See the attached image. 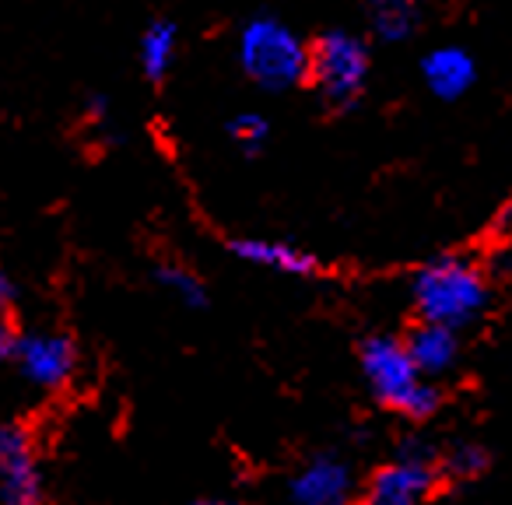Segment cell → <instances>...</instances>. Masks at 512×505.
Instances as JSON below:
<instances>
[{
  "label": "cell",
  "mask_w": 512,
  "mask_h": 505,
  "mask_svg": "<svg viewBox=\"0 0 512 505\" xmlns=\"http://www.w3.org/2000/svg\"><path fill=\"white\" fill-rule=\"evenodd\" d=\"M411 299L421 320L446 323L460 330L470 327L488 306V281L470 260L439 257L425 264L411 281Z\"/></svg>",
  "instance_id": "1"
},
{
  "label": "cell",
  "mask_w": 512,
  "mask_h": 505,
  "mask_svg": "<svg viewBox=\"0 0 512 505\" xmlns=\"http://www.w3.org/2000/svg\"><path fill=\"white\" fill-rule=\"evenodd\" d=\"M239 64L253 85L267 92H285L309 78L313 50L281 18L256 15L239 32Z\"/></svg>",
  "instance_id": "2"
},
{
  "label": "cell",
  "mask_w": 512,
  "mask_h": 505,
  "mask_svg": "<svg viewBox=\"0 0 512 505\" xmlns=\"http://www.w3.org/2000/svg\"><path fill=\"white\" fill-rule=\"evenodd\" d=\"M362 372L379 404L393 407L407 418H428L439 411V390L428 383V376H421L411 351H407V341L369 337L362 344Z\"/></svg>",
  "instance_id": "3"
},
{
  "label": "cell",
  "mask_w": 512,
  "mask_h": 505,
  "mask_svg": "<svg viewBox=\"0 0 512 505\" xmlns=\"http://www.w3.org/2000/svg\"><path fill=\"white\" fill-rule=\"evenodd\" d=\"M309 78L330 109H351L369 81V46L355 32L334 29L316 39Z\"/></svg>",
  "instance_id": "4"
},
{
  "label": "cell",
  "mask_w": 512,
  "mask_h": 505,
  "mask_svg": "<svg viewBox=\"0 0 512 505\" xmlns=\"http://www.w3.org/2000/svg\"><path fill=\"white\" fill-rule=\"evenodd\" d=\"M0 355L8 358L25 383L39 386V390H60L71 383L74 369H78V351H74L71 337L64 334H46V330H15L11 323L0 327Z\"/></svg>",
  "instance_id": "5"
},
{
  "label": "cell",
  "mask_w": 512,
  "mask_h": 505,
  "mask_svg": "<svg viewBox=\"0 0 512 505\" xmlns=\"http://www.w3.org/2000/svg\"><path fill=\"white\" fill-rule=\"evenodd\" d=\"M439 477V453L425 439H407L397 460L376 470L362 505H421Z\"/></svg>",
  "instance_id": "6"
},
{
  "label": "cell",
  "mask_w": 512,
  "mask_h": 505,
  "mask_svg": "<svg viewBox=\"0 0 512 505\" xmlns=\"http://www.w3.org/2000/svg\"><path fill=\"white\" fill-rule=\"evenodd\" d=\"M0 502L46 505L43 467H39L32 435L22 425H4L0 432Z\"/></svg>",
  "instance_id": "7"
},
{
  "label": "cell",
  "mask_w": 512,
  "mask_h": 505,
  "mask_svg": "<svg viewBox=\"0 0 512 505\" xmlns=\"http://www.w3.org/2000/svg\"><path fill=\"white\" fill-rule=\"evenodd\" d=\"M355 477L351 467L334 453H320L309 463H302L299 474L288 481L292 505H348Z\"/></svg>",
  "instance_id": "8"
},
{
  "label": "cell",
  "mask_w": 512,
  "mask_h": 505,
  "mask_svg": "<svg viewBox=\"0 0 512 505\" xmlns=\"http://www.w3.org/2000/svg\"><path fill=\"white\" fill-rule=\"evenodd\" d=\"M228 249H232L239 260H246V264L264 267V271L288 274V278H306V274H316L313 253L292 246V242L260 239V235H239V239L228 242Z\"/></svg>",
  "instance_id": "9"
},
{
  "label": "cell",
  "mask_w": 512,
  "mask_h": 505,
  "mask_svg": "<svg viewBox=\"0 0 512 505\" xmlns=\"http://www.w3.org/2000/svg\"><path fill=\"white\" fill-rule=\"evenodd\" d=\"M421 74H425L428 92L453 102L470 92V85L477 78V64L463 46H435L421 60Z\"/></svg>",
  "instance_id": "10"
},
{
  "label": "cell",
  "mask_w": 512,
  "mask_h": 505,
  "mask_svg": "<svg viewBox=\"0 0 512 505\" xmlns=\"http://www.w3.org/2000/svg\"><path fill=\"white\" fill-rule=\"evenodd\" d=\"M407 351H411L414 365L421 369V376H442L456 365L460 355V341H456V330L446 323L421 320L418 327L407 334Z\"/></svg>",
  "instance_id": "11"
},
{
  "label": "cell",
  "mask_w": 512,
  "mask_h": 505,
  "mask_svg": "<svg viewBox=\"0 0 512 505\" xmlns=\"http://www.w3.org/2000/svg\"><path fill=\"white\" fill-rule=\"evenodd\" d=\"M176 25L172 22H151L141 36V46H137V60H141L144 78L162 81L165 74L172 71V60H176Z\"/></svg>",
  "instance_id": "12"
},
{
  "label": "cell",
  "mask_w": 512,
  "mask_h": 505,
  "mask_svg": "<svg viewBox=\"0 0 512 505\" xmlns=\"http://www.w3.org/2000/svg\"><path fill=\"white\" fill-rule=\"evenodd\" d=\"M418 0H369V25L383 43H404L418 25Z\"/></svg>",
  "instance_id": "13"
},
{
  "label": "cell",
  "mask_w": 512,
  "mask_h": 505,
  "mask_svg": "<svg viewBox=\"0 0 512 505\" xmlns=\"http://www.w3.org/2000/svg\"><path fill=\"white\" fill-rule=\"evenodd\" d=\"M155 281H158V288H165V292L179 302V306H186V309H204L207 306L204 281H200L190 267L162 264V267H155Z\"/></svg>",
  "instance_id": "14"
},
{
  "label": "cell",
  "mask_w": 512,
  "mask_h": 505,
  "mask_svg": "<svg viewBox=\"0 0 512 505\" xmlns=\"http://www.w3.org/2000/svg\"><path fill=\"white\" fill-rule=\"evenodd\" d=\"M488 467V453L474 442H456L453 449H446L442 456V470L456 481H467V477H477L481 470Z\"/></svg>",
  "instance_id": "15"
},
{
  "label": "cell",
  "mask_w": 512,
  "mask_h": 505,
  "mask_svg": "<svg viewBox=\"0 0 512 505\" xmlns=\"http://www.w3.org/2000/svg\"><path fill=\"white\" fill-rule=\"evenodd\" d=\"M267 134H271V127H267V120L260 113H239L235 120H228V137H232L246 155H256V151L264 148Z\"/></svg>",
  "instance_id": "16"
},
{
  "label": "cell",
  "mask_w": 512,
  "mask_h": 505,
  "mask_svg": "<svg viewBox=\"0 0 512 505\" xmlns=\"http://www.w3.org/2000/svg\"><path fill=\"white\" fill-rule=\"evenodd\" d=\"M0 302H4V309L15 306V281H11V274L0 278Z\"/></svg>",
  "instance_id": "17"
},
{
  "label": "cell",
  "mask_w": 512,
  "mask_h": 505,
  "mask_svg": "<svg viewBox=\"0 0 512 505\" xmlns=\"http://www.w3.org/2000/svg\"><path fill=\"white\" fill-rule=\"evenodd\" d=\"M106 109H109L106 95H92V99H88V113L92 116H106Z\"/></svg>",
  "instance_id": "18"
},
{
  "label": "cell",
  "mask_w": 512,
  "mask_h": 505,
  "mask_svg": "<svg viewBox=\"0 0 512 505\" xmlns=\"http://www.w3.org/2000/svg\"><path fill=\"white\" fill-rule=\"evenodd\" d=\"M200 505H232V502H221V498H218V502H200Z\"/></svg>",
  "instance_id": "19"
}]
</instances>
